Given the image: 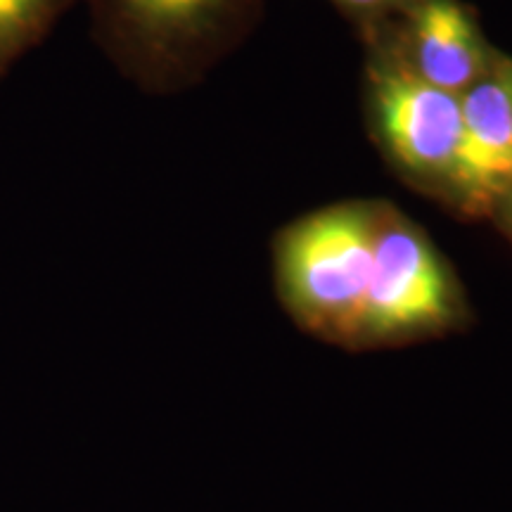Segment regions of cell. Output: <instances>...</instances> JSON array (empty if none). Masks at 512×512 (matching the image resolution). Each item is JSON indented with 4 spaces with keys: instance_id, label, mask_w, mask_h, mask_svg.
Masks as SVG:
<instances>
[{
    "instance_id": "obj_1",
    "label": "cell",
    "mask_w": 512,
    "mask_h": 512,
    "mask_svg": "<svg viewBox=\"0 0 512 512\" xmlns=\"http://www.w3.org/2000/svg\"><path fill=\"white\" fill-rule=\"evenodd\" d=\"M268 0H86L91 36L128 83L181 95L254 34Z\"/></svg>"
},
{
    "instance_id": "obj_3",
    "label": "cell",
    "mask_w": 512,
    "mask_h": 512,
    "mask_svg": "<svg viewBox=\"0 0 512 512\" xmlns=\"http://www.w3.org/2000/svg\"><path fill=\"white\" fill-rule=\"evenodd\" d=\"M368 117L384 157L408 181L456 202L460 95L430 86L380 50H366Z\"/></svg>"
},
{
    "instance_id": "obj_4",
    "label": "cell",
    "mask_w": 512,
    "mask_h": 512,
    "mask_svg": "<svg viewBox=\"0 0 512 512\" xmlns=\"http://www.w3.org/2000/svg\"><path fill=\"white\" fill-rule=\"evenodd\" d=\"M456 313V283L432 242L389 204H377L361 335L396 337L439 328Z\"/></svg>"
},
{
    "instance_id": "obj_7",
    "label": "cell",
    "mask_w": 512,
    "mask_h": 512,
    "mask_svg": "<svg viewBox=\"0 0 512 512\" xmlns=\"http://www.w3.org/2000/svg\"><path fill=\"white\" fill-rule=\"evenodd\" d=\"M76 0H0V83L41 48Z\"/></svg>"
},
{
    "instance_id": "obj_6",
    "label": "cell",
    "mask_w": 512,
    "mask_h": 512,
    "mask_svg": "<svg viewBox=\"0 0 512 512\" xmlns=\"http://www.w3.org/2000/svg\"><path fill=\"white\" fill-rule=\"evenodd\" d=\"M456 204L489 211L512 190V60L496 55L482 79L460 95Z\"/></svg>"
},
{
    "instance_id": "obj_9",
    "label": "cell",
    "mask_w": 512,
    "mask_h": 512,
    "mask_svg": "<svg viewBox=\"0 0 512 512\" xmlns=\"http://www.w3.org/2000/svg\"><path fill=\"white\" fill-rule=\"evenodd\" d=\"M498 207H505V216H508V226L512 230V190L503 197L501 202H498Z\"/></svg>"
},
{
    "instance_id": "obj_5",
    "label": "cell",
    "mask_w": 512,
    "mask_h": 512,
    "mask_svg": "<svg viewBox=\"0 0 512 512\" xmlns=\"http://www.w3.org/2000/svg\"><path fill=\"white\" fill-rule=\"evenodd\" d=\"M363 43L430 86L456 95L482 79L496 57L460 0H408L392 22Z\"/></svg>"
},
{
    "instance_id": "obj_8",
    "label": "cell",
    "mask_w": 512,
    "mask_h": 512,
    "mask_svg": "<svg viewBox=\"0 0 512 512\" xmlns=\"http://www.w3.org/2000/svg\"><path fill=\"white\" fill-rule=\"evenodd\" d=\"M349 22H354L361 38H368L392 22L399 12L406 8L408 0H330Z\"/></svg>"
},
{
    "instance_id": "obj_2",
    "label": "cell",
    "mask_w": 512,
    "mask_h": 512,
    "mask_svg": "<svg viewBox=\"0 0 512 512\" xmlns=\"http://www.w3.org/2000/svg\"><path fill=\"white\" fill-rule=\"evenodd\" d=\"M377 204H335L292 223L278 242V278L290 309L328 335H361L373 271Z\"/></svg>"
}]
</instances>
